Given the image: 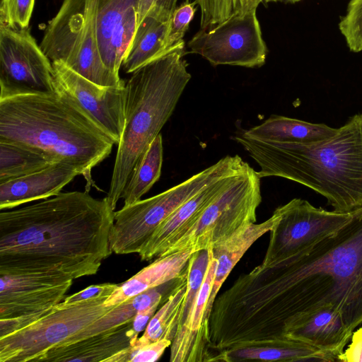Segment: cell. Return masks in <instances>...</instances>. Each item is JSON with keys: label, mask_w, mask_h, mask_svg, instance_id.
I'll return each instance as SVG.
<instances>
[{"label": "cell", "mask_w": 362, "mask_h": 362, "mask_svg": "<svg viewBox=\"0 0 362 362\" xmlns=\"http://www.w3.org/2000/svg\"><path fill=\"white\" fill-rule=\"evenodd\" d=\"M240 346H279L302 315L331 305L352 331L362 323V207L334 233L240 276L218 298Z\"/></svg>", "instance_id": "6da1fadb"}, {"label": "cell", "mask_w": 362, "mask_h": 362, "mask_svg": "<svg viewBox=\"0 0 362 362\" xmlns=\"http://www.w3.org/2000/svg\"><path fill=\"white\" fill-rule=\"evenodd\" d=\"M115 209L88 192H60L0 213V274H95L112 251Z\"/></svg>", "instance_id": "7a4b0ae2"}, {"label": "cell", "mask_w": 362, "mask_h": 362, "mask_svg": "<svg viewBox=\"0 0 362 362\" xmlns=\"http://www.w3.org/2000/svg\"><path fill=\"white\" fill-rule=\"evenodd\" d=\"M233 139L259 166V178L279 177L306 186L336 211L362 207V114L334 135L310 143L261 140L243 132Z\"/></svg>", "instance_id": "3957f363"}, {"label": "cell", "mask_w": 362, "mask_h": 362, "mask_svg": "<svg viewBox=\"0 0 362 362\" xmlns=\"http://www.w3.org/2000/svg\"><path fill=\"white\" fill-rule=\"evenodd\" d=\"M0 141L30 147L52 163L74 167L87 187L93 184V168L115 145L81 107L57 89L1 98Z\"/></svg>", "instance_id": "277c9868"}, {"label": "cell", "mask_w": 362, "mask_h": 362, "mask_svg": "<svg viewBox=\"0 0 362 362\" xmlns=\"http://www.w3.org/2000/svg\"><path fill=\"white\" fill-rule=\"evenodd\" d=\"M185 47L144 65L126 83L125 122L106 197L113 209L132 171L173 113L191 74Z\"/></svg>", "instance_id": "5b68a950"}, {"label": "cell", "mask_w": 362, "mask_h": 362, "mask_svg": "<svg viewBox=\"0 0 362 362\" xmlns=\"http://www.w3.org/2000/svg\"><path fill=\"white\" fill-rule=\"evenodd\" d=\"M249 164L238 155L226 156L182 182L115 211L110 233L112 252L139 254L156 228L206 185L243 172Z\"/></svg>", "instance_id": "8992f818"}, {"label": "cell", "mask_w": 362, "mask_h": 362, "mask_svg": "<svg viewBox=\"0 0 362 362\" xmlns=\"http://www.w3.org/2000/svg\"><path fill=\"white\" fill-rule=\"evenodd\" d=\"M52 62L59 61L103 87L126 83L103 63L97 41L94 0H64L40 45Z\"/></svg>", "instance_id": "52a82bcc"}, {"label": "cell", "mask_w": 362, "mask_h": 362, "mask_svg": "<svg viewBox=\"0 0 362 362\" xmlns=\"http://www.w3.org/2000/svg\"><path fill=\"white\" fill-rule=\"evenodd\" d=\"M260 179L250 165L202 212L196 222L165 252L206 250L257 220L262 202Z\"/></svg>", "instance_id": "ba28073f"}, {"label": "cell", "mask_w": 362, "mask_h": 362, "mask_svg": "<svg viewBox=\"0 0 362 362\" xmlns=\"http://www.w3.org/2000/svg\"><path fill=\"white\" fill-rule=\"evenodd\" d=\"M102 297L57 304L30 325L0 337V362H37L49 349L86 328L109 311Z\"/></svg>", "instance_id": "9c48e42d"}, {"label": "cell", "mask_w": 362, "mask_h": 362, "mask_svg": "<svg viewBox=\"0 0 362 362\" xmlns=\"http://www.w3.org/2000/svg\"><path fill=\"white\" fill-rule=\"evenodd\" d=\"M73 279L61 272L0 274V337L46 315L64 298Z\"/></svg>", "instance_id": "30bf717a"}, {"label": "cell", "mask_w": 362, "mask_h": 362, "mask_svg": "<svg viewBox=\"0 0 362 362\" xmlns=\"http://www.w3.org/2000/svg\"><path fill=\"white\" fill-rule=\"evenodd\" d=\"M256 11L237 10L220 23L199 30L187 43L191 52L201 55L213 66H263L268 49Z\"/></svg>", "instance_id": "8fae6325"}, {"label": "cell", "mask_w": 362, "mask_h": 362, "mask_svg": "<svg viewBox=\"0 0 362 362\" xmlns=\"http://www.w3.org/2000/svg\"><path fill=\"white\" fill-rule=\"evenodd\" d=\"M277 208L280 218L270 231L269 246L261 263L264 266L287 259L334 233L352 218L356 210L329 211L299 198Z\"/></svg>", "instance_id": "7c38bea8"}, {"label": "cell", "mask_w": 362, "mask_h": 362, "mask_svg": "<svg viewBox=\"0 0 362 362\" xmlns=\"http://www.w3.org/2000/svg\"><path fill=\"white\" fill-rule=\"evenodd\" d=\"M0 98L55 91L52 62L28 28L0 26Z\"/></svg>", "instance_id": "4fadbf2b"}, {"label": "cell", "mask_w": 362, "mask_h": 362, "mask_svg": "<svg viewBox=\"0 0 362 362\" xmlns=\"http://www.w3.org/2000/svg\"><path fill=\"white\" fill-rule=\"evenodd\" d=\"M52 66L54 88L71 98L118 145L125 122L126 85L103 87L62 62H53Z\"/></svg>", "instance_id": "5bb4252c"}, {"label": "cell", "mask_w": 362, "mask_h": 362, "mask_svg": "<svg viewBox=\"0 0 362 362\" xmlns=\"http://www.w3.org/2000/svg\"><path fill=\"white\" fill-rule=\"evenodd\" d=\"M139 0H94L98 45L102 60L119 74L137 27Z\"/></svg>", "instance_id": "9a60e30c"}, {"label": "cell", "mask_w": 362, "mask_h": 362, "mask_svg": "<svg viewBox=\"0 0 362 362\" xmlns=\"http://www.w3.org/2000/svg\"><path fill=\"white\" fill-rule=\"evenodd\" d=\"M241 173L223 177L206 185L178 207L156 228L138 254L141 259L149 261L163 256L170 247L196 222L204 209Z\"/></svg>", "instance_id": "2e32d148"}, {"label": "cell", "mask_w": 362, "mask_h": 362, "mask_svg": "<svg viewBox=\"0 0 362 362\" xmlns=\"http://www.w3.org/2000/svg\"><path fill=\"white\" fill-rule=\"evenodd\" d=\"M78 175L81 174L74 167L53 163L34 173L0 182V209H11L55 196Z\"/></svg>", "instance_id": "e0dca14e"}, {"label": "cell", "mask_w": 362, "mask_h": 362, "mask_svg": "<svg viewBox=\"0 0 362 362\" xmlns=\"http://www.w3.org/2000/svg\"><path fill=\"white\" fill-rule=\"evenodd\" d=\"M352 333L341 314L332 305H327L297 318L285 338L308 344L334 356L337 361Z\"/></svg>", "instance_id": "ac0fdd59"}, {"label": "cell", "mask_w": 362, "mask_h": 362, "mask_svg": "<svg viewBox=\"0 0 362 362\" xmlns=\"http://www.w3.org/2000/svg\"><path fill=\"white\" fill-rule=\"evenodd\" d=\"M280 218L276 208L267 220L260 223H250L239 228L226 238L209 248L216 261L215 275L204 320L206 344L209 334V320L217 294L228 276L252 245L264 234L270 232Z\"/></svg>", "instance_id": "d6986e66"}, {"label": "cell", "mask_w": 362, "mask_h": 362, "mask_svg": "<svg viewBox=\"0 0 362 362\" xmlns=\"http://www.w3.org/2000/svg\"><path fill=\"white\" fill-rule=\"evenodd\" d=\"M138 338L132 321L109 331L69 344L57 346L37 362H107V360L132 345Z\"/></svg>", "instance_id": "ffe728a7"}, {"label": "cell", "mask_w": 362, "mask_h": 362, "mask_svg": "<svg viewBox=\"0 0 362 362\" xmlns=\"http://www.w3.org/2000/svg\"><path fill=\"white\" fill-rule=\"evenodd\" d=\"M193 252L187 250L156 258L151 264L119 284L104 304L106 306L117 305L148 288L181 276L187 270V264Z\"/></svg>", "instance_id": "44dd1931"}, {"label": "cell", "mask_w": 362, "mask_h": 362, "mask_svg": "<svg viewBox=\"0 0 362 362\" xmlns=\"http://www.w3.org/2000/svg\"><path fill=\"white\" fill-rule=\"evenodd\" d=\"M337 128L322 123L272 115L262 124L243 132L261 140L291 143H310L328 138L335 134Z\"/></svg>", "instance_id": "7402d4cb"}, {"label": "cell", "mask_w": 362, "mask_h": 362, "mask_svg": "<svg viewBox=\"0 0 362 362\" xmlns=\"http://www.w3.org/2000/svg\"><path fill=\"white\" fill-rule=\"evenodd\" d=\"M168 21L147 16L137 26L122 64L127 74L170 52L165 45Z\"/></svg>", "instance_id": "603a6c76"}, {"label": "cell", "mask_w": 362, "mask_h": 362, "mask_svg": "<svg viewBox=\"0 0 362 362\" xmlns=\"http://www.w3.org/2000/svg\"><path fill=\"white\" fill-rule=\"evenodd\" d=\"M334 361L337 358L305 342L293 340L282 346H247L224 353L218 361Z\"/></svg>", "instance_id": "cb8c5ba5"}, {"label": "cell", "mask_w": 362, "mask_h": 362, "mask_svg": "<svg viewBox=\"0 0 362 362\" xmlns=\"http://www.w3.org/2000/svg\"><path fill=\"white\" fill-rule=\"evenodd\" d=\"M163 158V139L160 133L150 144L132 171L122 194L124 206L140 200L159 180Z\"/></svg>", "instance_id": "d4e9b609"}, {"label": "cell", "mask_w": 362, "mask_h": 362, "mask_svg": "<svg viewBox=\"0 0 362 362\" xmlns=\"http://www.w3.org/2000/svg\"><path fill=\"white\" fill-rule=\"evenodd\" d=\"M187 284V281L173 291L151 317L143 335L138 337L134 344H146L163 339L172 341L177 329Z\"/></svg>", "instance_id": "484cf974"}, {"label": "cell", "mask_w": 362, "mask_h": 362, "mask_svg": "<svg viewBox=\"0 0 362 362\" xmlns=\"http://www.w3.org/2000/svg\"><path fill=\"white\" fill-rule=\"evenodd\" d=\"M52 163L47 157L30 147L0 141V182L34 173Z\"/></svg>", "instance_id": "4316f807"}, {"label": "cell", "mask_w": 362, "mask_h": 362, "mask_svg": "<svg viewBox=\"0 0 362 362\" xmlns=\"http://www.w3.org/2000/svg\"><path fill=\"white\" fill-rule=\"evenodd\" d=\"M194 1L186 0L174 10L170 18L165 38L166 49L171 52L185 47L183 40L197 11Z\"/></svg>", "instance_id": "83f0119b"}, {"label": "cell", "mask_w": 362, "mask_h": 362, "mask_svg": "<svg viewBox=\"0 0 362 362\" xmlns=\"http://www.w3.org/2000/svg\"><path fill=\"white\" fill-rule=\"evenodd\" d=\"M347 46L353 52L362 51V0H351L339 23Z\"/></svg>", "instance_id": "f1b7e54d"}, {"label": "cell", "mask_w": 362, "mask_h": 362, "mask_svg": "<svg viewBox=\"0 0 362 362\" xmlns=\"http://www.w3.org/2000/svg\"><path fill=\"white\" fill-rule=\"evenodd\" d=\"M166 339L146 344H134L107 360V362H154L171 345Z\"/></svg>", "instance_id": "f546056e"}, {"label": "cell", "mask_w": 362, "mask_h": 362, "mask_svg": "<svg viewBox=\"0 0 362 362\" xmlns=\"http://www.w3.org/2000/svg\"><path fill=\"white\" fill-rule=\"evenodd\" d=\"M35 0H1L0 26L28 28Z\"/></svg>", "instance_id": "4dcf8cb0"}, {"label": "cell", "mask_w": 362, "mask_h": 362, "mask_svg": "<svg viewBox=\"0 0 362 362\" xmlns=\"http://www.w3.org/2000/svg\"><path fill=\"white\" fill-rule=\"evenodd\" d=\"M200 8V29L211 28L229 18L238 8V0H195Z\"/></svg>", "instance_id": "1f68e13d"}, {"label": "cell", "mask_w": 362, "mask_h": 362, "mask_svg": "<svg viewBox=\"0 0 362 362\" xmlns=\"http://www.w3.org/2000/svg\"><path fill=\"white\" fill-rule=\"evenodd\" d=\"M177 0H139L137 8V26L147 16L168 21L177 7Z\"/></svg>", "instance_id": "d6a6232c"}, {"label": "cell", "mask_w": 362, "mask_h": 362, "mask_svg": "<svg viewBox=\"0 0 362 362\" xmlns=\"http://www.w3.org/2000/svg\"><path fill=\"white\" fill-rule=\"evenodd\" d=\"M118 285L111 283L91 285L79 292L64 297L63 302L70 304L93 298L109 297Z\"/></svg>", "instance_id": "836d02e7"}, {"label": "cell", "mask_w": 362, "mask_h": 362, "mask_svg": "<svg viewBox=\"0 0 362 362\" xmlns=\"http://www.w3.org/2000/svg\"><path fill=\"white\" fill-rule=\"evenodd\" d=\"M337 361L343 362H362V327L351 335V343L341 354Z\"/></svg>", "instance_id": "e575fe53"}, {"label": "cell", "mask_w": 362, "mask_h": 362, "mask_svg": "<svg viewBox=\"0 0 362 362\" xmlns=\"http://www.w3.org/2000/svg\"><path fill=\"white\" fill-rule=\"evenodd\" d=\"M159 305H155L151 308L139 311L132 320L133 329L139 336V334L145 330L151 317L156 313Z\"/></svg>", "instance_id": "d590c367"}, {"label": "cell", "mask_w": 362, "mask_h": 362, "mask_svg": "<svg viewBox=\"0 0 362 362\" xmlns=\"http://www.w3.org/2000/svg\"><path fill=\"white\" fill-rule=\"evenodd\" d=\"M262 2H264V0H238L237 10L257 8L259 5Z\"/></svg>", "instance_id": "8d00e7d4"}, {"label": "cell", "mask_w": 362, "mask_h": 362, "mask_svg": "<svg viewBox=\"0 0 362 362\" xmlns=\"http://www.w3.org/2000/svg\"><path fill=\"white\" fill-rule=\"evenodd\" d=\"M300 0H264V2H277V1H283V2H288V3H296L298 2Z\"/></svg>", "instance_id": "74e56055"}]
</instances>
